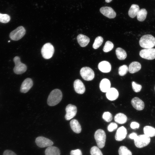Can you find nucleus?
<instances>
[{"mask_svg": "<svg viewBox=\"0 0 155 155\" xmlns=\"http://www.w3.org/2000/svg\"><path fill=\"white\" fill-rule=\"evenodd\" d=\"M154 90H155V87H154Z\"/></svg>", "mask_w": 155, "mask_h": 155, "instance_id": "obj_44", "label": "nucleus"}, {"mask_svg": "<svg viewBox=\"0 0 155 155\" xmlns=\"http://www.w3.org/2000/svg\"><path fill=\"white\" fill-rule=\"evenodd\" d=\"M3 155H17L13 151L9 150H5L3 153Z\"/></svg>", "mask_w": 155, "mask_h": 155, "instance_id": "obj_39", "label": "nucleus"}, {"mask_svg": "<svg viewBox=\"0 0 155 155\" xmlns=\"http://www.w3.org/2000/svg\"><path fill=\"white\" fill-rule=\"evenodd\" d=\"M127 133L126 129L124 126H121L117 130L115 136V140L118 141H122L126 137Z\"/></svg>", "mask_w": 155, "mask_h": 155, "instance_id": "obj_14", "label": "nucleus"}, {"mask_svg": "<svg viewBox=\"0 0 155 155\" xmlns=\"http://www.w3.org/2000/svg\"><path fill=\"white\" fill-rule=\"evenodd\" d=\"M77 38L78 43L82 47L86 46L90 41V39L88 37L82 34H79Z\"/></svg>", "mask_w": 155, "mask_h": 155, "instance_id": "obj_20", "label": "nucleus"}, {"mask_svg": "<svg viewBox=\"0 0 155 155\" xmlns=\"http://www.w3.org/2000/svg\"><path fill=\"white\" fill-rule=\"evenodd\" d=\"M139 44L145 49L152 48L155 46V38L150 34L144 35L141 38Z\"/></svg>", "mask_w": 155, "mask_h": 155, "instance_id": "obj_2", "label": "nucleus"}, {"mask_svg": "<svg viewBox=\"0 0 155 155\" xmlns=\"http://www.w3.org/2000/svg\"><path fill=\"white\" fill-rule=\"evenodd\" d=\"M70 155H82L81 150L79 149L72 150L70 153Z\"/></svg>", "mask_w": 155, "mask_h": 155, "instance_id": "obj_38", "label": "nucleus"}, {"mask_svg": "<svg viewBox=\"0 0 155 155\" xmlns=\"http://www.w3.org/2000/svg\"><path fill=\"white\" fill-rule=\"evenodd\" d=\"M26 33V30L22 26H18L16 29L11 31L9 36L12 40L17 41L22 38Z\"/></svg>", "mask_w": 155, "mask_h": 155, "instance_id": "obj_6", "label": "nucleus"}, {"mask_svg": "<svg viewBox=\"0 0 155 155\" xmlns=\"http://www.w3.org/2000/svg\"><path fill=\"white\" fill-rule=\"evenodd\" d=\"M65 111L66 113L65 115V118L67 120H69L76 115L77 108L75 106L69 104L66 106Z\"/></svg>", "mask_w": 155, "mask_h": 155, "instance_id": "obj_10", "label": "nucleus"}, {"mask_svg": "<svg viewBox=\"0 0 155 155\" xmlns=\"http://www.w3.org/2000/svg\"><path fill=\"white\" fill-rule=\"evenodd\" d=\"M147 14V11L144 8L140 9L137 14V19L140 22H143L146 19Z\"/></svg>", "mask_w": 155, "mask_h": 155, "instance_id": "obj_28", "label": "nucleus"}, {"mask_svg": "<svg viewBox=\"0 0 155 155\" xmlns=\"http://www.w3.org/2000/svg\"><path fill=\"white\" fill-rule=\"evenodd\" d=\"M102 118L107 122H109L113 119L112 115L108 112H104L102 115Z\"/></svg>", "mask_w": 155, "mask_h": 155, "instance_id": "obj_35", "label": "nucleus"}, {"mask_svg": "<svg viewBox=\"0 0 155 155\" xmlns=\"http://www.w3.org/2000/svg\"><path fill=\"white\" fill-rule=\"evenodd\" d=\"M10 18L9 15L0 13V22L4 23H7L10 21Z\"/></svg>", "mask_w": 155, "mask_h": 155, "instance_id": "obj_34", "label": "nucleus"}, {"mask_svg": "<svg viewBox=\"0 0 155 155\" xmlns=\"http://www.w3.org/2000/svg\"><path fill=\"white\" fill-rule=\"evenodd\" d=\"M115 52L117 57L119 60H123L127 57V55L126 51L121 48H117Z\"/></svg>", "mask_w": 155, "mask_h": 155, "instance_id": "obj_26", "label": "nucleus"}, {"mask_svg": "<svg viewBox=\"0 0 155 155\" xmlns=\"http://www.w3.org/2000/svg\"><path fill=\"white\" fill-rule=\"evenodd\" d=\"M119 155H132L131 152L125 146H121L119 150Z\"/></svg>", "mask_w": 155, "mask_h": 155, "instance_id": "obj_30", "label": "nucleus"}, {"mask_svg": "<svg viewBox=\"0 0 155 155\" xmlns=\"http://www.w3.org/2000/svg\"><path fill=\"white\" fill-rule=\"evenodd\" d=\"M73 86L75 92L79 94H83L85 91L84 85L82 82L79 79H77L74 81Z\"/></svg>", "mask_w": 155, "mask_h": 155, "instance_id": "obj_15", "label": "nucleus"}, {"mask_svg": "<svg viewBox=\"0 0 155 155\" xmlns=\"http://www.w3.org/2000/svg\"><path fill=\"white\" fill-rule=\"evenodd\" d=\"M103 41V39L101 36H98L96 38L92 47L94 49L98 48L102 44Z\"/></svg>", "mask_w": 155, "mask_h": 155, "instance_id": "obj_29", "label": "nucleus"}, {"mask_svg": "<svg viewBox=\"0 0 155 155\" xmlns=\"http://www.w3.org/2000/svg\"><path fill=\"white\" fill-rule=\"evenodd\" d=\"M111 82L107 79H102L100 82V88L102 92H106L111 88Z\"/></svg>", "mask_w": 155, "mask_h": 155, "instance_id": "obj_19", "label": "nucleus"}, {"mask_svg": "<svg viewBox=\"0 0 155 155\" xmlns=\"http://www.w3.org/2000/svg\"><path fill=\"white\" fill-rule=\"evenodd\" d=\"M141 68V65L140 63L137 61H133L129 65L128 71L131 73H133L139 71Z\"/></svg>", "mask_w": 155, "mask_h": 155, "instance_id": "obj_21", "label": "nucleus"}, {"mask_svg": "<svg viewBox=\"0 0 155 155\" xmlns=\"http://www.w3.org/2000/svg\"><path fill=\"white\" fill-rule=\"evenodd\" d=\"M35 143L38 146L42 148L52 146L53 144L52 141L42 136L37 137L35 140Z\"/></svg>", "mask_w": 155, "mask_h": 155, "instance_id": "obj_11", "label": "nucleus"}, {"mask_svg": "<svg viewBox=\"0 0 155 155\" xmlns=\"http://www.w3.org/2000/svg\"><path fill=\"white\" fill-rule=\"evenodd\" d=\"M117 127V124L114 122L111 123L108 125L107 129L108 131L112 132L116 129Z\"/></svg>", "mask_w": 155, "mask_h": 155, "instance_id": "obj_37", "label": "nucleus"}, {"mask_svg": "<svg viewBox=\"0 0 155 155\" xmlns=\"http://www.w3.org/2000/svg\"><path fill=\"white\" fill-rule=\"evenodd\" d=\"M90 153L91 155H103L99 148L96 146H94L91 148Z\"/></svg>", "mask_w": 155, "mask_h": 155, "instance_id": "obj_33", "label": "nucleus"}, {"mask_svg": "<svg viewBox=\"0 0 155 155\" xmlns=\"http://www.w3.org/2000/svg\"><path fill=\"white\" fill-rule=\"evenodd\" d=\"M140 126L139 124L136 122H132L130 124V127L132 129L138 128Z\"/></svg>", "mask_w": 155, "mask_h": 155, "instance_id": "obj_40", "label": "nucleus"}, {"mask_svg": "<svg viewBox=\"0 0 155 155\" xmlns=\"http://www.w3.org/2000/svg\"><path fill=\"white\" fill-rule=\"evenodd\" d=\"M137 136V134L136 133L133 132L129 135V137L130 139L134 140Z\"/></svg>", "mask_w": 155, "mask_h": 155, "instance_id": "obj_41", "label": "nucleus"}, {"mask_svg": "<svg viewBox=\"0 0 155 155\" xmlns=\"http://www.w3.org/2000/svg\"><path fill=\"white\" fill-rule=\"evenodd\" d=\"M106 96L109 100H114L118 98L119 92L116 88H110L106 92Z\"/></svg>", "mask_w": 155, "mask_h": 155, "instance_id": "obj_18", "label": "nucleus"}, {"mask_svg": "<svg viewBox=\"0 0 155 155\" xmlns=\"http://www.w3.org/2000/svg\"><path fill=\"white\" fill-rule=\"evenodd\" d=\"M115 121L120 124H123L127 121V117L124 114L119 113L117 114L114 117Z\"/></svg>", "mask_w": 155, "mask_h": 155, "instance_id": "obj_24", "label": "nucleus"}, {"mask_svg": "<svg viewBox=\"0 0 155 155\" xmlns=\"http://www.w3.org/2000/svg\"><path fill=\"white\" fill-rule=\"evenodd\" d=\"M80 74L82 78L85 80H92L94 77V73L90 68L85 67H82L80 70Z\"/></svg>", "mask_w": 155, "mask_h": 155, "instance_id": "obj_8", "label": "nucleus"}, {"mask_svg": "<svg viewBox=\"0 0 155 155\" xmlns=\"http://www.w3.org/2000/svg\"><path fill=\"white\" fill-rule=\"evenodd\" d=\"M140 56L143 58L149 60L155 59V49L148 48L142 49L140 52Z\"/></svg>", "mask_w": 155, "mask_h": 155, "instance_id": "obj_9", "label": "nucleus"}, {"mask_svg": "<svg viewBox=\"0 0 155 155\" xmlns=\"http://www.w3.org/2000/svg\"><path fill=\"white\" fill-rule=\"evenodd\" d=\"M98 67L101 71L106 73L110 72L111 68L110 63L106 61H102L99 63Z\"/></svg>", "mask_w": 155, "mask_h": 155, "instance_id": "obj_17", "label": "nucleus"}, {"mask_svg": "<svg viewBox=\"0 0 155 155\" xmlns=\"http://www.w3.org/2000/svg\"><path fill=\"white\" fill-rule=\"evenodd\" d=\"M144 134L149 137L155 136V128L152 126H145L144 128Z\"/></svg>", "mask_w": 155, "mask_h": 155, "instance_id": "obj_27", "label": "nucleus"}, {"mask_svg": "<svg viewBox=\"0 0 155 155\" xmlns=\"http://www.w3.org/2000/svg\"><path fill=\"white\" fill-rule=\"evenodd\" d=\"M94 137L98 148H103L105 146L106 140L105 131L102 129H98L95 132Z\"/></svg>", "mask_w": 155, "mask_h": 155, "instance_id": "obj_3", "label": "nucleus"}, {"mask_svg": "<svg viewBox=\"0 0 155 155\" xmlns=\"http://www.w3.org/2000/svg\"><path fill=\"white\" fill-rule=\"evenodd\" d=\"M70 125L71 128L74 132L77 133L81 132L82 130L81 126L77 120L73 119L71 120Z\"/></svg>", "mask_w": 155, "mask_h": 155, "instance_id": "obj_22", "label": "nucleus"}, {"mask_svg": "<svg viewBox=\"0 0 155 155\" xmlns=\"http://www.w3.org/2000/svg\"><path fill=\"white\" fill-rule=\"evenodd\" d=\"M105 2L106 3H109L112 0H105Z\"/></svg>", "mask_w": 155, "mask_h": 155, "instance_id": "obj_42", "label": "nucleus"}, {"mask_svg": "<svg viewBox=\"0 0 155 155\" xmlns=\"http://www.w3.org/2000/svg\"><path fill=\"white\" fill-rule=\"evenodd\" d=\"M128 71V68L127 65H122L120 66L119 68V74L121 76H123L126 74Z\"/></svg>", "mask_w": 155, "mask_h": 155, "instance_id": "obj_32", "label": "nucleus"}, {"mask_svg": "<svg viewBox=\"0 0 155 155\" xmlns=\"http://www.w3.org/2000/svg\"><path fill=\"white\" fill-rule=\"evenodd\" d=\"M45 155H60V151L57 147L50 146L46 149L45 151Z\"/></svg>", "mask_w": 155, "mask_h": 155, "instance_id": "obj_23", "label": "nucleus"}, {"mask_svg": "<svg viewBox=\"0 0 155 155\" xmlns=\"http://www.w3.org/2000/svg\"><path fill=\"white\" fill-rule=\"evenodd\" d=\"M113 47V43L110 41H107L105 44L103 50L104 52H108L111 50Z\"/></svg>", "mask_w": 155, "mask_h": 155, "instance_id": "obj_31", "label": "nucleus"}, {"mask_svg": "<svg viewBox=\"0 0 155 155\" xmlns=\"http://www.w3.org/2000/svg\"><path fill=\"white\" fill-rule=\"evenodd\" d=\"M132 88L133 90L136 92H140L142 88V86L133 81L132 83Z\"/></svg>", "mask_w": 155, "mask_h": 155, "instance_id": "obj_36", "label": "nucleus"}, {"mask_svg": "<svg viewBox=\"0 0 155 155\" xmlns=\"http://www.w3.org/2000/svg\"><path fill=\"white\" fill-rule=\"evenodd\" d=\"M54 51L53 46L50 43H47L42 46L41 49V53L44 59H49L53 56Z\"/></svg>", "mask_w": 155, "mask_h": 155, "instance_id": "obj_4", "label": "nucleus"}, {"mask_svg": "<svg viewBox=\"0 0 155 155\" xmlns=\"http://www.w3.org/2000/svg\"><path fill=\"white\" fill-rule=\"evenodd\" d=\"M131 102L133 106L137 110L141 111L144 108V102L137 97L133 98L132 99Z\"/></svg>", "mask_w": 155, "mask_h": 155, "instance_id": "obj_16", "label": "nucleus"}, {"mask_svg": "<svg viewBox=\"0 0 155 155\" xmlns=\"http://www.w3.org/2000/svg\"><path fill=\"white\" fill-rule=\"evenodd\" d=\"M13 60L15 64V66L13 69L15 73L17 74H20L26 71L27 69L26 66L21 62L20 58L19 56L15 57Z\"/></svg>", "mask_w": 155, "mask_h": 155, "instance_id": "obj_5", "label": "nucleus"}, {"mask_svg": "<svg viewBox=\"0 0 155 155\" xmlns=\"http://www.w3.org/2000/svg\"><path fill=\"white\" fill-rule=\"evenodd\" d=\"M10 42V41H8V42Z\"/></svg>", "mask_w": 155, "mask_h": 155, "instance_id": "obj_43", "label": "nucleus"}, {"mask_svg": "<svg viewBox=\"0 0 155 155\" xmlns=\"http://www.w3.org/2000/svg\"><path fill=\"white\" fill-rule=\"evenodd\" d=\"M33 82L32 79L29 78L25 79L22 82L20 92L23 93L27 92L32 87Z\"/></svg>", "mask_w": 155, "mask_h": 155, "instance_id": "obj_13", "label": "nucleus"}, {"mask_svg": "<svg viewBox=\"0 0 155 155\" xmlns=\"http://www.w3.org/2000/svg\"><path fill=\"white\" fill-rule=\"evenodd\" d=\"M100 11L103 15L109 18H113L116 16V12L111 7H103L100 9Z\"/></svg>", "mask_w": 155, "mask_h": 155, "instance_id": "obj_12", "label": "nucleus"}, {"mask_svg": "<svg viewBox=\"0 0 155 155\" xmlns=\"http://www.w3.org/2000/svg\"><path fill=\"white\" fill-rule=\"evenodd\" d=\"M62 94L59 89L53 90L49 94L47 100L48 104L51 106H55L58 104L61 100Z\"/></svg>", "mask_w": 155, "mask_h": 155, "instance_id": "obj_1", "label": "nucleus"}, {"mask_svg": "<svg viewBox=\"0 0 155 155\" xmlns=\"http://www.w3.org/2000/svg\"><path fill=\"white\" fill-rule=\"evenodd\" d=\"M139 10L140 7L138 5L135 4L132 5L128 11L129 16L132 18H134L136 16Z\"/></svg>", "mask_w": 155, "mask_h": 155, "instance_id": "obj_25", "label": "nucleus"}, {"mask_svg": "<svg viewBox=\"0 0 155 155\" xmlns=\"http://www.w3.org/2000/svg\"><path fill=\"white\" fill-rule=\"evenodd\" d=\"M150 137L145 134L137 136L134 140L135 145L138 148H141L147 146L150 143Z\"/></svg>", "mask_w": 155, "mask_h": 155, "instance_id": "obj_7", "label": "nucleus"}]
</instances>
